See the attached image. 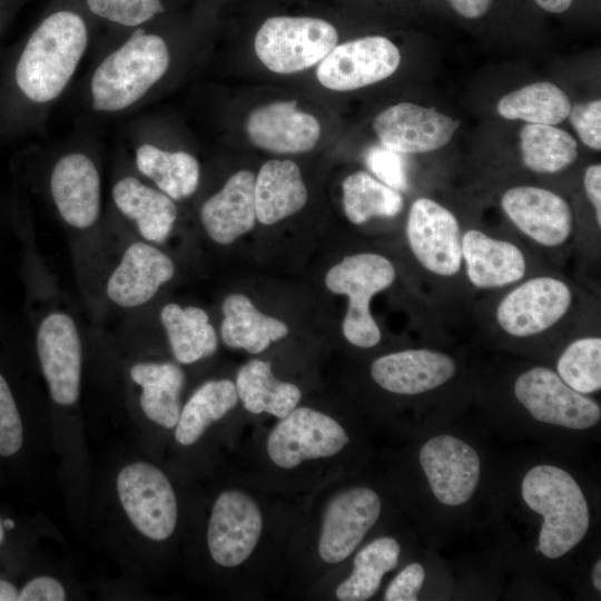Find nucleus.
<instances>
[{"label": "nucleus", "instance_id": "nucleus-1", "mask_svg": "<svg viewBox=\"0 0 601 601\" xmlns=\"http://www.w3.org/2000/svg\"><path fill=\"white\" fill-rule=\"evenodd\" d=\"M97 28L80 0H51L23 41L9 76L10 114L41 129L71 87Z\"/></svg>", "mask_w": 601, "mask_h": 601}, {"label": "nucleus", "instance_id": "nucleus-2", "mask_svg": "<svg viewBox=\"0 0 601 601\" xmlns=\"http://www.w3.org/2000/svg\"><path fill=\"white\" fill-rule=\"evenodd\" d=\"M160 21L96 40V55L80 88L90 114L105 118L132 114L166 81L176 57Z\"/></svg>", "mask_w": 601, "mask_h": 601}, {"label": "nucleus", "instance_id": "nucleus-3", "mask_svg": "<svg viewBox=\"0 0 601 601\" xmlns=\"http://www.w3.org/2000/svg\"><path fill=\"white\" fill-rule=\"evenodd\" d=\"M521 492L526 505L543 518L535 551L556 559L582 541L589 529V508L568 472L554 465H536L525 474Z\"/></svg>", "mask_w": 601, "mask_h": 601}, {"label": "nucleus", "instance_id": "nucleus-4", "mask_svg": "<svg viewBox=\"0 0 601 601\" xmlns=\"http://www.w3.org/2000/svg\"><path fill=\"white\" fill-rule=\"evenodd\" d=\"M394 279L392 262L374 253L346 256L327 272L326 287L332 293L346 295L349 300L343 334L351 344L363 348L378 344L382 334L371 314L370 302Z\"/></svg>", "mask_w": 601, "mask_h": 601}, {"label": "nucleus", "instance_id": "nucleus-5", "mask_svg": "<svg viewBox=\"0 0 601 601\" xmlns=\"http://www.w3.org/2000/svg\"><path fill=\"white\" fill-rule=\"evenodd\" d=\"M337 41L336 28L326 20L276 16L262 23L254 47L265 67L287 75L318 63Z\"/></svg>", "mask_w": 601, "mask_h": 601}, {"label": "nucleus", "instance_id": "nucleus-6", "mask_svg": "<svg viewBox=\"0 0 601 601\" xmlns=\"http://www.w3.org/2000/svg\"><path fill=\"white\" fill-rule=\"evenodd\" d=\"M79 140L55 157L48 189L61 219L70 227L87 229L101 214V175L93 148L83 138Z\"/></svg>", "mask_w": 601, "mask_h": 601}, {"label": "nucleus", "instance_id": "nucleus-7", "mask_svg": "<svg viewBox=\"0 0 601 601\" xmlns=\"http://www.w3.org/2000/svg\"><path fill=\"white\" fill-rule=\"evenodd\" d=\"M120 503L145 536L164 541L177 523V500L168 477L158 467L136 462L125 466L117 476Z\"/></svg>", "mask_w": 601, "mask_h": 601}, {"label": "nucleus", "instance_id": "nucleus-8", "mask_svg": "<svg viewBox=\"0 0 601 601\" xmlns=\"http://www.w3.org/2000/svg\"><path fill=\"white\" fill-rule=\"evenodd\" d=\"M348 442L346 431L332 416L311 407H295L272 430L266 450L275 465L289 470L307 460L334 456Z\"/></svg>", "mask_w": 601, "mask_h": 601}, {"label": "nucleus", "instance_id": "nucleus-9", "mask_svg": "<svg viewBox=\"0 0 601 601\" xmlns=\"http://www.w3.org/2000/svg\"><path fill=\"white\" fill-rule=\"evenodd\" d=\"M124 140L128 142L132 165L139 176L175 201L195 194L200 179V165L191 152L159 144L149 122L140 117L126 126Z\"/></svg>", "mask_w": 601, "mask_h": 601}, {"label": "nucleus", "instance_id": "nucleus-10", "mask_svg": "<svg viewBox=\"0 0 601 601\" xmlns=\"http://www.w3.org/2000/svg\"><path fill=\"white\" fill-rule=\"evenodd\" d=\"M518 401L536 421L574 430L595 425L599 404L564 383L558 373L543 366L522 373L514 383Z\"/></svg>", "mask_w": 601, "mask_h": 601}, {"label": "nucleus", "instance_id": "nucleus-11", "mask_svg": "<svg viewBox=\"0 0 601 601\" xmlns=\"http://www.w3.org/2000/svg\"><path fill=\"white\" fill-rule=\"evenodd\" d=\"M397 47L382 36H367L336 45L316 68L317 80L327 89L348 91L392 76L398 68Z\"/></svg>", "mask_w": 601, "mask_h": 601}, {"label": "nucleus", "instance_id": "nucleus-12", "mask_svg": "<svg viewBox=\"0 0 601 601\" xmlns=\"http://www.w3.org/2000/svg\"><path fill=\"white\" fill-rule=\"evenodd\" d=\"M410 248L428 272L440 276L457 274L462 265V235L456 217L430 198L416 199L406 223Z\"/></svg>", "mask_w": 601, "mask_h": 601}, {"label": "nucleus", "instance_id": "nucleus-13", "mask_svg": "<svg viewBox=\"0 0 601 601\" xmlns=\"http://www.w3.org/2000/svg\"><path fill=\"white\" fill-rule=\"evenodd\" d=\"M263 530V516L253 497L238 490L221 492L210 513L207 545L213 560L235 568L255 550Z\"/></svg>", "mask_w": 601, "mask_h": 601}, {"label": "nucleus", "instance_id": "nucleus-14", "mask_svg": "<svg viewBox=\"0 0 601 601\" xmlns=\"http://www.w3.org/2000/svg\"><path fill=\"white\" fill-rule=\"evenodd\" d=\"M37 353L52 400L72 405L80 391L82 347L78 328L66 313L47 315L37 329Z\"/></svg>", "mask_w": 601, "mask_h": 601}, {"label": "nucleus", "instance_id": "nucleus-15", "mask_svg": "<svg viewBox=\"0 0 601 601\" xmlns=\"http://www.w3.org/2000/svg\"><path fill=\"white\" fill-rule=\"evenodd\" d=\"M572 302L570 287L550 276L533 277L511 290L496 308L501 328L515 337L538 335L556 324Z\"/></svg>", "mask_w": 601, "mask_h": 601}, {"label": "nucleus", "instance_id": "nucleus-16", "mask_svg": "<svg viewBox=\"0 0 601 601\" xmlns=\"http://www.w3.org/2000/svg\"><path fill=\"white\" fill-rule=\"evenodd\" d=\"M381 499L365 486L337 493L325 509L318 553L331 564L347 559L374 526L381 514Z\"/></svg>", "mask_w": 601, "mask_h": 601}, {"label": "nucleus", "instance_id": "nucleus-17", "mask_svg": "<svg viewBox=\"0 0 601 601\" xmlns=\"http://www.w3.org/2000/svg\"><path fill=\"white\" fill-rule=\"evenodd\" d=\"M420 462L441 503L459 506L474 494L481 464L476 451L467 443L452 435L432 437L422 446Z\"/></svg>", "mask_w": 601, "mask_h": 601}, {"label": "nucleus", "instance_id": "nucleus-18", "mask_svg": "<svg viewBox=\"0 0 601 601\" xmlns=\"http://www.w3.org/2000/svg\"><path fill=\"white\" fill-rule=\"evenodd\" d=\"M459 126L460 120L412 102L386 108L373 122L381 145L400 154L440 149L451 140Z\"/></svg>", "mask_w": 601, "mask_h": 601}, {"label": "nucleus", "instance_id": "nucleus-19", "mask_svg": "<svg viewBox=\"0 0 601 601\" xmlns=\"http://www.w3.org/2000/svg\"><path fill=\"white\" fill-rule=\"evenodd\" d=\"M501 206L523 234L542 246H560L572 233L571 208L561 196L551 190L516 186L503 194Z\"/></svg>", "mask_w": 601, "mask_h": 601}, {"label": "nucleus", "instance_id": "nucleus-20", "mask_svg": "<svg viewBox=\"0 0 601 601\" xmlns=\"http://www.w3.org/2000/svg\"><path fill=\"white\" fill-rule=\"evenodd\" d=\"M249 140L277 154L313 149L321 137V125L311 114L297 109L296 101H276L254 109L245 124Z\"/></svg>", "mask_w": 601, "mask_h": 601}, {"label": "nucleus", "instance_id": "nucleus-21", "mask_svg": "<svg viewBox=\"0 0 601 601\" xmlns=\"http://www.w3.org/2000/svg\"><path fill=\"white\" fill-rule=\"evenodd\" d=\"M174 274L175 265L168 255L150 244L135 242L109 276L107 295L120 307H138L149 302Z\"/></svg>", "mask_w": 601, "mask_h": 601}, {"label": "nucleus", "instance_id": "nucleus-22", "mask_svg": "<svg viewBox=\"0 0 601 601\" xmlns=\"http://www.w3.org/2000/svg\"><path fill=\"white\" fill-rule=\"evenodd\" d=\"M456 372L454 359L427 348L405 349L375 359L373 380L384 390L402 395L421 394L445 384Z\"/></svg>", "mask_w": 601, "mask_h": 601}, {"label": "nucleus", "instance_id": "nucleus-23", "mask_svg": "<svg viewBox=\"0 0 601 601\" xmlns=\"http://www.w3.org/2000/svg\"><path fill=\"white\" fill-rule=\"evenodd\" d=\"M111 200L117 211L131 220L147 242H165L178 214L175 200L144 181L138 174L119 176L111 187Z\"/></svg>", "mask_w": 601, "mask_h": 601}, {"label": "nucleus", "instance_id": "nucleus-24", "mask_svg": "<svg viewBox=\"0 0 601 601\" xmlns=\"http://www.w3.org/2000/svg\"><path fill=\"white\" fill-rule=\"evenodd\" d=\"M255 176L249 170L235 173L224 187L200 208V220L208 236L228 245L253 229L256 221Z\"/></svg>", "mask_w": 601, "mask_h": 601}, {"label": "nucleus", "instance_id": "nucleus-25", "mask_svg": "<svg viewBox=\"0 0 601 601\" xmlns=\"http://www.w3.org/2000/svg\"><path fill=\"white\" fill-rule=\"evenodd\" d=\"M462 259L471 284L482 289L519 282L526 270L524 255L516 245L477 229L462 236Z\"/></svg>", "mask_w": 601, "mask_h": 601}, {"label": "nucleus", "instance_id": "nucleus-26", "mask_svg": "<svg viewBox=\"0 0 601 601\" xmlns=\"http://www.w3.org/2000/svg\"><path fill=\"white\" fill-rule=\"evenodd\" d=\"M256 218L272 225L300 210L307 189L296 162L285 159L266 161L255 178Z\"/></svg>", "mask_w": 601, "mask_h": 601}, {"label": "nucleus", "instance_id": "nucleus-27", "mask_svg": "<svg viewBox=\"0 0 601 601\" xmlns=\"http://www.w3.org/2000/svg\"><path fill=\"white\" fill-rule=\"evenodd\" d=\"M130 376L141 387L139 403L145 415L160 426L175 427L181 411L183 370L169 362L137 363Z\"/></svg>", "mask_w": 601, "mask_h": 601}, {"label": "nucleus", "instance_id": "nucleus-28", "mask_svg": "<svg viewBox=\"0 0 601 601\" xmlns=\"http://www.w3.org/2000/svg\"><path fill=\"white\" fill-rule=\"evenodd\" d=\"M223 314L221 338L233 348L258 354L272 342L288 334L285 323L260 313L253 302L242 294H231L224 299Z\"/></svg>", "mask_w": 601, "mask_h": 601}, {"label": "nucleus", "instance_id": "nucleus-29", "mask_svg": "<svg viewBox=\"0 0 601 601\" xmlns=\"http://www.w3.org/2000/svg\"><path fill=\"white\" fill-rule=\"evenodd\" d=\"M236 391L244 407L254 414L268 413L278 418L288 415L302 397L299 387L278 381L268 361L252 359L236 376Z\"/></svg>", "mask_w": 601, "mask_h": 601}, {"label": "nucleus", "instance_id": "nucleus-30", "mask_svg": "<svg viewBox=\"0 0 601 601\" xmlns=\"http://www.w3.org/2000/svg\"><path fill=\"white\" fill-rule=\"evenodd\" d=\"M160 321L179 363L191 364L216 351L217 335L204 309L169 303L162 307Z\"/></svg>", "mask_w": 601, "mask_h": 601}, {"label": "nucleus", "instance_id": "nucleus-31", "mask_svg": "<svg viewBox=\"0 0 601 601\" xmlns=\"http://www.w3.org/2000/svg\"><path fill=\"white\" fill-rule=\"evenodd\" d=\"M238 402L236 385L229 380L204 383L187 401L175 428V439L181 445H191L207 427L225 416Z\"/></svg>", "mask_w": 601, "mask_h": 601}, {"label": "nucleus", "instance_id": "nucleus-32", "mask_svg": "<svg viewBox=\"0 0 601 601\" xmlns=\"http://www.w3.org/2000/svg\"><path fill=\"white\" fill-rule=\"evenodd\" d=\"M497 112L509 120H524L530 124L556 125L570 112L571 102L566 93L556 85L540 81L524 86L502 97Z\"/></svg>", "mask_w": 601, "mask_h": 601}, {"label": "nucleus", "instance_id": "nucleus-33", "mask_svg": "<svg viewBox=\"0 0 601 601\" xmlns=\"http://www.w3.org/2000/svg\"><path fill=\"white\" fill-rule=\"evenodd\" d=\"M401 546L390 536L378 538L365 545L354 559L349 577L336 588L341 601H365L380 589L384 574L398 562Z\"/></svg>", "mask_w": 601, "mask_h": 601}, {"label": "nucleus", "instance_id": "nucleus-34", "mask_svg": "<svg viewBox=\"0 0 601 601\" xmlns=\"http://www.w3.org/2000/svg\"><path fill=\"white\" fill-rule=\"evenodd\" d=\"M520 142L522 161L534 173H559L578 157L575 139L552 125H525L520 131Z\"/></svg>", "mask_w": 601, "mask_h": 601}, {"label": "nucleus", "instance_id": "nucleus-35", "mask_svg": "<svg viewBox=\"0 0 601 601\" xmlns=\"http://www.w3.org/2000/svg\"><path fill=\"white\" fill-rule=\"evenodd\" d=\"M343 207L348 220L355 225L372 217H394L403 209V197L365 171L347 176L343 184Z\"/></svg>", "mask_w": 601, "mask_h": 601}, {"label": "nucleus", "instance_id": "nucleus-36", "mask_svg": "<svg viewBox=\"0 0 601 601\" xmlns=\"http://www.w3.org/2000/svg\"><path fill=\"white\" fill-rule=\"evenodd\" d=\"M80 1L86 12L96 24L97 39L151 23L162 19L167 12V3L165 0Z\"/></svg>", "mask_w": 601, "mask_h": 601}, {"label": "nucleus", "instance_id": "nucleus-37", "mask_svg": "<svg viewBox=\"0 0 601 601\" xmlns=\"http://www.w3.org/2000/svg\"><path fill=\"white\" fill-rule=\"evenodd\" d=\"M558 375L574 391L590 394L601 388V338L582 337L572 342L556 364Z\"/></svg>", "mask_w": 601, "mask_h": 601}, {"label": "nucleus", "instance_id": "nucleus-38", "mask_svg": "<svg viewBox=\"0 0 601 601\" xmlns=\"http://www.w3.org/2000/svg\"><path fill=\"white\" fill-rule=\"evenodd\" d=\"M21 417L11 388L0 373V455L9 456L22 445Z\"/></svg>", "mask_w": 601, "mask_h": 601}, {"label": "nucleus", "instance_id": "nucleus-39", "mask_svg": "<svg viewBox=\"0 0 601 601\" xmlns=\"http://www.w3.org/2000/svg\"><path fill=\"white\" fill-rule=\"evenodd\" d=\"M371 171L386 186L395 190L407 188L406 174L400 152L384 146L373 147L366 155Z\"/></svg>", "mask_w": 601, "mask_h": 601}, {"label": "nucleus", "instance_id": "nucleus-40", "mask_svg": "<svg viewBox=\"0 0 601 601\" xmlns=\"http://www.w3.org/2000/svg\"><path fill=\"white\" fill-rule=\"evenodd\" d=\"M581 141L594 150L601 149V101L600 99L571 107L569 116Z\"/></svg>", "mask_w": 601, "mask_h": 601}, {"label": "nucleus", "instance_id": "nucleus-41", "mask_svg": "<svg viewBox=\"0 0 601 601\" xmlns=\"http://www.w3.org/2000/svg\"><path fill=\"white\" fill-rule=\"evenodd\" d=\"M425 579V570L420 563L405 566L387 587L385 601H416Z\"/></svg>", "mask_w": 601, "mask_h": 601}, {"label": "nucleus", "instance_id": "nucleus-42", "mask_svg": "<svg viewBox=\"0 0 601 601\" xmlns=\"http://www.w3.org/2000/svg\"><path fill=\"white\" fill-rule=\"evenodd\" d=\"M66 592L62 584L51 577H38L29 581L18 593L19 601H62Z\"/></svg>", "mask_w": 601, "mask_h": 601}, {"label": "nucleus", "instance_id": "nucleus-43", "mask_svg": "<svg viewBox=\"0 0 601 601\" xmlns=\"http://www.w3.org/2000/svg\"><path fill=\"white\" fill-rule=\"evenodd\" d=\"M583 186L585 194L593 205L598 226H601V166L591 165L585 169Z\"/></svg>", "mask_w": 601, "mask_h": 601}, {"label": "nucleus", "instance_id": "nucleus-44", "mask_svg": "<svg viewBox=\"0 0 601 601\" xmlns=\"http://www.w3.org/2000/svg\"><path fill=\"white\" fill-rule=\"evenodd\" d=\"M461 17L467 20H479L490 13L494 0H445Z\"/></svg>", "mask_w": 601, "mask_h": 601}, {"label": "nucleus", "instance_id": "nucleus-45", "mask_svg": "<svg viewBox=\"0 0 601 601\" xmlns=\"http://www.w3.org/2000/svg\"><path fill=\"white\" fill-rule=\"evenodd\" d=\"M534 3L545 12L563 13L573 4L574 0H533Z\"/></svg>", "mask_w": 601, "mask_h": 601}, {"label": "nucleus", "instance_id": "nucleus-46", "mask_svg": "<svg viewBox=\"0 0 601 601\" xmlns=\"http://www.w3.org/2000/svg\"><path fill=\"white\" fill-rule=\"evenodd\" d=\"M18 599V591L13 584L0 580V601H13Z\"/></svg>", "mask_w": 601, "mask_h": 601}, {"label": "nucleus", "instance_id": "nucleus-47", "mask_svg": "<svg viewBox=\"0 0 601 601\" xmlns=\"http://www.w3.org/2000/svg\"><path fill=\"white\" fill-rule=\"evenodd\" d=\"M592 583L598 591L601 590V561L600 560H598L594 563L593 571H592Z\"/></svg>", "mask_w": 601, "mask_h": 601}, {"label": "nucleus", "instance_id": "nucleus-48", "mask_svg": "<svg viewBox=\"0 0 601 601\" xmlns=\"http://www.w3.org/2000/svg\"><path fill=\"white\" fill-rule=\"evenodd\" d=\"M13 525H14V523H13L12 520L7 519V520H4V522H3V526L7 528V529H12Z\"/></svg>", "mask_w": 601, "mask_h": 601}, {"label": "nucleus", "instance_id": "nucleus-49", "mask_svg": "<svg viewBox=\"0 0 601 601\" xmlns=\"http://www.w3.org/2000/svg\"><path fill=\"white\" fill-rule=\"evenodd\" d=\"M3 540V524L0 522V543Z\"/></svg>", "mask_w": 601, "mask_h": 601}, {"label": "nucleus", "instance_id": "nucleus-50", "mask_svg": "<svg viewBox=\"0 0 601 601\" xmlns=\"http://www.w3.org/2000/svg\"><path fill=\"white\" fill-rule=\"evenodd\" d=\"M0 24H1V17H0Z\"/></svg>", "mask_w": 601, "mask_h": 601}]
</instances>
